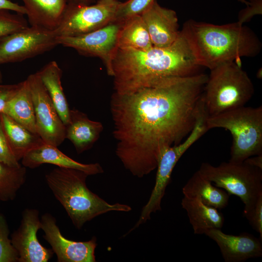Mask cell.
Returning a JSON list of instances; mask_svg holds the SVG:
<instances>
[{
    "mask_svg": "<svg viewBox=\"0 0 262 262\" xmlns=\"http://www.w3.org/2000/svg\"><path fill=\"white\" fill-rule=\"evenodd\" d=\"M207 79L199 73L166 79L131 94L114 93L115 153L134 176L142 178L157 168L164 151L190 133Z\"/></svg>",
    "mask_w": 262,
    "mask_h": 262,
    "instance_id": "cell-1",
    "label": "cell"
},
{
    "mask_svg": "<svg viewBox=\"0 0 262 262\" xmlns=\"http://www.w3.org/2000/svg\"><path fill=\"white\" fill-rule=\"evenodd\" d=\"M200 67L182 29L167 47L153 46L146 50L118 48L112 61L115 93L131 94L166 79L192 76Z\"/></svg>",
    "mask_w": 262,
    "mask_h": 262,
    "instance_id": "cell-2",
    "label": "cell"
},
{
    "mask_svg": "<svg viewBox=\"0 0 262 262\" xmlns=\"http://www.w3.org/2000/svg\"><path fill=\"white\" fill-rule=\"evenodd\" d=\"M182 29L186 33L201 67L210 70L241 58L253 57L261 50L260 40L249 28L239 22L215 25L189 20Z\"/></svg>",
    "mask_w": 262,
    "mask_h": 262,
    "instance_id": "cell-3",
    "label": "cell"
},
{
    "mask_svg": "<svg viewBox=\"0 0 262 262\" xmlns=\"http://www.w3.org/2000/svg\"><path fill=\"white\" fill-rule=\"evenodd\" d=\"M88 176L78 169L59 167L45 175L49 187L77 229H81L87 222L107 212L131 210L128 205L109 203L90 191L86 184Z\"/></svg>",
    "mask_w": 262,
    "mask_h": 262,
    "instance_id": "cell-4",
    "label": "cell"
},
{
    "mask_svg": "<svg viewBox=\"0 0 262 262\" xmlns=\"http://www.w3.org/2000/svg\"><path fill=\"white\" fill-rule=\"evenodd\" d=\"M202 94L208 116L245 106L253 97V82L235 62L210 70Z\"/></svg>",
    "mask_w": 262,
    "mask_h": 262,
    "instance_id": "cell-5",
    "label": "cell"
},
{
    "mask_svg": "<svg viewBox=\"0 0 262 262\" xmlns=\"http://www.w3.org/2000/svg\"><path fill=\"white\" fill-rule=\"evenodd\" d=\"M208 130L223 128L232 136L229 162L242 163L262 154V106H245L208 116Z\"/></svg>",
    "mask_w": 262,
    "mask_h": 262,
    "instance_id": "cell-6",
    "label": "cell"
},
{
    "mask_svg": "<svg viewBox=\"0 0 262 262\" xmlns=\"http://www.w3.org/2000/svg\"><path fill=\"white\" fill-rule=\"evenodd\" d=\"M198 170L214 185L240 198L244 204L246 218L262 196V170L244 162H223L218 166L203 163Z\"/></svg>",
    "mask_w": 262,
    "mask_h": 262,
    "instance_id": "cell-7",
    "label": "cell"
},
{
    "mask_svg": "<svg viewBox=\"0 0 262 262\" xmlns=\"http://www.w3.org/2000/svg\"><path fill=\"white\" fill-rule=\"evenodd\" d=\"M121 2L99 0L96 4H67L55 31L58 36L72 37L84 34L112 22Z\"/></svg>",
    "mask_w": 262,
    "mask_h": 262,
    "instance_id": "cell-8",
    "label": "cell"
},
{
    "mask_svg": "<svg viewBox=\"0 0 262 262\" xmlns=\"http://www.w3.org/2000/svg\"><path fill=\"white\" fill-rule=\"evenodd\" d=\"M55 30L31 26L0 40V64L21 62L58 45Z\"/></svg>",
    "mask_w": 262,
    "mask_h": 262,
    "instance_id": "cell-9",
    "label": "cell"
},
{
    "mask_svg": "<svg viewBox=\"0 0 262 262\" xmlns=\"http://www.w3.org/2000/svg\"><path fill=\"white\" fill-rule=\"evenodd\" d=\"M202 135V130L195 127L181 143L164 151L158 163L155 183L149 198L143 207L139 220L127 234L149 220L152 213L161 210L162 200L170 181L174 168L184 153Z\"/></svg>",
    "mask_w": 262,
    "mask_h": 262,
    "instance_id": "cell-10",
    "label": "cell"
},
{
    "mask_svg": "<svg viewBox=\"0 0 262 262\" xmlns=\"http://www.w3.org/2000/svg\"><path fill=\"white\" fill-rule=\"evenodd\" d=\"M122 22L113 21L90 33L72 37L58 36V45L69 47L80 53L100 58L107 74L113 76L112 61L118 49V39Z\"/></svg>",
    "mask_w": 262,
    "mask_h": 262,
    "instance_id": "cell-11",
    "label": "cell"
},
{
    "mask_svg": "<svg viewBox=\"0 0 262 262\" xmlns=\"http://www.w3.org/2000/svg\"><path fill=\"white\" fill-rule=\"evenodd\" d=\"M33 99L37 133L44 143L55 147L66 139L65 126L37 72L26 79Z\"/></svg>",
    "mask_w": 262,
    "mask_h": 262,
    "instance_id": "cell-12",
    "label": "cell"
},
{
    "mask_svg": "<svg viewBox=\"0 0 262 262\" xmlns=\"http://www.w3.org/2000/svg\"><path fill=\"white\" fill-rule=\"evenodd\" d=\"M43 238L56 255L58 262H95V251L97 246L96 237L85 242L68 240L63 236L50 213L44 214L41 219Z\"/></svg>",
    "mask_w": 262,
    "mask_h": 262,
    "instance_id": "cell-13",
    "label": "cell"
},
{
    "mask_svg": "<svg viewBox=\"0 0 262 262\" xmlns=\"http://www.w3.org/2000/svg\"><path fill=\"white\" fill-rule=\"evenodd\" d=\"M41 229L39 212L26 209L22 214L20 224L11 234V242L19 255L18 262H47L53 252L39 242L37 233Z\"/></svg>",
    "mask_w": 262,
    "mask_h": 262,
    "instance_id": "cell-14",
    "label": "cell"
},
{
    "mask_svg": "<svg viewBox=\"0 0 262 262\" xmlns=\"http://www.w3.org/2000/svg\"><path fill=\"white\" fill-rule=\"evenodd\" d=\"M140 16L154 47H168L178 38L180 31L174 10L162 7L155 0Z\"/></svg>",
    "mask_w": 262,
    "mask_h": 262,
    "instance_id": "cell-15",
    "label": "cell"
},
{
    "mask_svg": "<svg viewBox=\"0 0 262 262\" xmlns=\"http://www.w3.org/2000/svg\"><path fill=\"white\" fill-rule=\"evenodd\" d=\"M205 234L217 244L225 262H242L262 256V240L250 233L234 235L213 229Z\"/></svg>",
    "mask_w": 262,
    "mask_h": 262,
    "instance_id": "cell-16",
    "label": "cell"
},
{
    "mask_svg": "<svg viewBox=\"0 0 262 262\" xmlns=\"http://www.w3.org/2000/svg\"><path fill=\"white\" fill-rule=\"evenodd\" d=\"M21 160L22 165L30 168L49 164L59 167L78 169L89 176L102 173L104 171L98 163H79L64 154L57 147L45 143L28 152Z\"/></svg>",
    "mask_w": 262,
    "mask_h": 262,
    "instance_id": "cell-17",
    "label": "cell"
},
{
    "mask_svg": "<svg viewBox=\"0 0 262 262\" xmlns=\"http://www.w3.org/2000/svg\"><path fill=\"white\" fill-rule=\"evenodd\" d=\"M103 129L101 123L90 120L85 114L74 109L70 110L69 121L65 126L66 139L81 153L93 147Z\"/></svg>",
    "mask_w": 262,
    "mask_h": 262,
    "instance_id": "cell-18",
    "label": "cell"
},
{
    "mask_svg": "<svg viewBox=\"0 0 262 262\" xmlns=\"http://www.w3.org/2000/svg\"><path fill=\"white\" fill-rule=\"evenodd\" d=\"M31 26L55 30L66 7L67 0H21Z\"/></svg>",
    "mask_w": 262,
    "mask_h": 262,
    "instance_id": "cell-19",
    "label": "cell"
},
{
    "mask_svg": "<svg viewBox=\"0 0 262 262\" xmlns=\"http://www.w3.org/2000/svg\"><path fill=\"white\" fill-rule=\"evenodd\" d=\"M181 205L187 214L194 232L203 234L211 229H221L224 218L218 209L204 203L196 197L184 196Z\"/></svg>",
    "mask_w": 262,
    "mask_h": 262,
    "instance_id": "cell-20",
    "label": "cell"
},
{
    "mask_svg": "<svg viewBox=\"0 0 262 262\" xmlns=\"http://www.w3.org/2000/svg\"><path fill=\"white\" fill-rule=\"evenodd\" d=\"M0 121L11 149L18 161L28 152L44 143L38 134L3 113H0Z\"/></svg>",
    "mask_w": 262,
    "mask_h": 262,
    "instance_id": "cell-21",
    "label": "cell"
},
{
    "mask_svg": "<svg viewBox=\"0 0 262 262\" xmlns=\"http://www.w3.org/2000/svg\"><path fill=\"white\" fill-rule=\"evenodd\" d=\"M184 196L196 197L204 203L220 210L227 207L229 198L225 190L213 185L198 170L182 188Z\"/></svg>",
    "mask_w": 262,
    "mask_h": 262,
    "instance_id": "cell-22",
    "label": "cell"
},
{
    "mask_svg": "<svg viewBox=\"0 0 262 262\" xmlns=\"http://www.w3.org/2000/svg\"><path fill=\"white\" fill-rule=\"evenodd\" d=\"M37 73L60 118L66 125L69 121L70 109L62 86L61 68L56 61H52Z\"/></svg>",
    "mask_w": 262,
    "mask_h": 262,
    "instance_id": "cell-23",
    "label": "cell"
},
{
    "mask_svg": "<svg viewBox=\"0 0 262 262\" xmlns=\"http://www.w3.org/2000/svg\"><path fill=\"white\" fill-rule=\"evenodd\" d=\"M2 113L32 132L37 133L33 104L26 80L22 82L20 89L7 103Z\"/></svg>",
    "mask_w": 262,
    "mask_h": 262,
    "instance_id": "cell-24",
    "label": "cell"
},
{
    "mask_svg": "<svg viewBox=\"0 0 262 262\" xmlns=\"http://www.w3.org/2000/svg\"><path fill=\"white\" fill-rule=\"evenodd\" d=\"M153 47L149 33L140 15L125 20L119 31L118 48L146 50Z\"/></svg>",
    "mask_w": 262,
    "mask_h": 262,
    "instance_id": "cell-25",
    "label": "cell"
},
{
    "mask_svg": "<svg viewBox=\"0 0 262 262\" xmlns=\"http://www.w3.org/2000/svg\"><path fill=\"white\" fill-rule=\"evenodd\" d=\"M26 167L9 166L0 162V201H8L16 197L25 182Z\"/></svg>",
    "mask_w": 262,
    "mask_h": 262,
    "instance_id": "cell-26",
    "label": "cell"
},
{
    "mask_svg": "<svg viewBox=\"0 0 262 262\" xmlns=\"http://www.w3.org/2000/svg\"><path fill=\"white\" fill-rule=\"evenodd\" d=\"M10 230L4 215L0 213V262H18L19 255L9 238Z\"/></svg>",
    "mask_w": 262,
    "mask_h": 262,
    "instance_id": "cell-27",
    "label": "cell"
},
{
    "mask_svg": "<svg viewBox=\"0 0 262 262\" xmlns=\"http://www.w3.org/2000/svg\"><path fill=\"white\" fill-rule=\"evenodd\" d=\"M9 11H0V40L29 26L23 15Z\"/></svg>",
    "mask_w": 262,
    "mask_h": 262,
    "instance_id": "cell-28",
    "label": "cell"
},
{
    "mask_svg": "<svg viewBox=\"0 0 262 262\" xmlns=\"http://www.w3.org/2000/svg\"><path fill=\"white\" fill-rule=\"evenodd\" d=\"M154 0H128L123 3L121 2L113 21L123 23L132 16L140 15Z\"/></svg>",
    "mask_w": 262,
    "mask_h": 262,
    "instance_id": "cell-29",
    "label": "cell"
},
{
    "mask_svg": "<svg viewBox=\"0 0 262 262\" xmlns=\"http://www.w3.org/2000/svg\"><path fill=\"white\" fill-rule=\"evenodd\" d=\"M0 162L12 167L21 165L16 159L9 145L0 121Z\"/></svg>",
    "mask_w": 262,
    "mask_h": 262,
    "instance_id": "cell-30",
    "label": "cell"
},
{
    "mask_svg": "<svg viewBox=\"0 0 262 262\" xmlns=\"http://www.w3.org/2000/svg\"><path fill=\"white\" fill-rule=\"evenodd\" d=\"M262 2V0H250L246 8L239 13L238 22L243 24L248 22L255 15H261Z\"/></svg>",
    "mask_w": 262,
    "mask_h": 262,
    "instance_id": "cell-31",
    "label": "cell"
},
{
    "mask_svg": "<svg viewBox=\"0 0 262 262\" xmlns=\"http://www.w3.org/2000/svg\"><path fill=\"white\" fill-rule=\"evenodd\" d=\"M246 219L262 240V196L258 199L253 210Z\"/></svg>",
    "mask_w": 262,
    "mask_h": 262,
    "instance_id": "cell-32",
    "label": "cell"
},
{
    "mask_svg": "<svg viewBox=\"0 0 262 262\" xmlns=\"http://www.w3.org/2000/svg\"><path fill=\"white\" fill-rule=\"evenodd\" d=\"M22 82L14 84H0V113H2L7 103L20 89Z\"/></svg>",
    "mask_w": 262,
    "mask_h": 262,
    "instance_id": "cell-33",
    "label": "cell"
},
{
    "mask_svg": "<svg viewBox=\"0 0 262 262\" xmlns=\"http://www.w3.org/2000/svg\"><path fill=\"white\" fill-rule=\"evenodd\" d=\"M7 10L21 15H26V10L23 5L15 3L10 0H0V11Z\"/></svg>",
    "mask_w": 262,
    "mask_h": 262,
    "instance_id": "cell-34",
    "label": "cell"
},
{
    "mask_svg": "<svg viewBox=\"0 0 262 262\" xmlns=\"http://www.w3.org/2000/svg\"><path fill=\"white\" fill-rule=\"evenodd\" d=\"M244 162L262 170V154L249 157L246 159Z\"/></svg>",
    "mask_w": 262,
    "mask_h": 262,
    "instance_id": "cell-35",
    "label": "cell"
},
{
    "mask_svg": "<svg viewBox=\"0 0 262 262\" xmlns=\"http://www.w3.org/2000/svg\"><path fill=\"white\" fill-rule=\"evenodd\" d=\"M93 0H67V4H90Z\"/></svg>",
    "mask_w": 262,
    "mask_h": 262,
    "instance_id": "cell-36",
    "label": "cell"
},
{
    "mask_svg": "<svg viewBox=\"0 0 262 262\" xmlns=\"http://www.w3.org/2000/svg\"><path fill=\"white\" fill-rule=\"evenodd\" d=\"M239 2L244 3L246 4V5H247L249 4V1H246V0H238Z\"/></svg>",
    "mask_w": 262,
    "mask_h": 262,
    "instance_id": "cell-37",
    "label": "cell"
},
{
    "mask_svg": "<svg viewBox=\"0 0 262 262\" xmlns=\"http://www.w3.org/2000/svg\"><path fill=\"white\" fill-rule=\"evenodd\" d=\"M2 74H1V73L0 71V83L1 82H2Z\"/></svg>",
    "mask_w": 262,
    "mask_h": 262,
    "instance_id": "cell-38",
    "label": "cell"
},
{
    "mask_svg": "<svg viewBox=\"0 0 262 262\" xmlns=\"http://www.w3.org/2000/svg\"></svg>",
    "mask_w": 262,
    "mask_h": 262,
    "instance_id": "cell-39",
    "label": "cell"
}]
</instances>
